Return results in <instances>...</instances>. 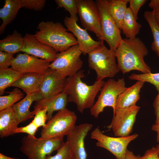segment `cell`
Masks as SVG:
<instances>
[{
    "instance_id": "44",
    "label": "cell",
    "mask_w": 159,
    "mask_h": 159,
    "mask_svg": "<svg viewBox=\"0 0 159 159\" xmlns=\"http://www.w3.org/2000/svg\"><path fill=\"white\" fill-rule=\"evenodd\" d=\"M0 159H19V158H14L7 156L1 153H0Z\"/></svg>"
},
{
    "instance_id": "4",
    "label": "cell",
    "mask_w": 159,
    "mask_h": 159,
    "mask_svg": "<svg viewBox=\"0 0 159 159\" xmlns=\"http://www.w3.org/2000/svg\"><path fill=\"white\" fill-rule=\"evenodd\" d=\"M102 40L100 45L88 54L89 67L95 71L96 80L113 77L120 71L116 62L115 51L107 49Z\"/></svg>"
},
{
    "instance_id": "31",
    "label": "cell",
    "mask_w": 159,
    "mask_h": 159,
    "mask_svg": "<svg viewBox=\"0 0 159 159\" xmlns=\"http://www.w3.org/2000/svg\"><path fill=\"white\" fill-rule=\"evenodd\" d=\"M55 1L57 5V9L64 8L69 13L71 18L78 21V10L76 0H55Z\"/></svg>"
},
{
    "instance_id": "33",
    "label": "cell",
    "mask_w": 159,
    "mask_h": 159,
    "mask_svg": "<svg viewBox=\"0 0 159 159\" xmlns=\"http://www.w3.org/2000/svg\"><path fill=\"white\" fill-rule=\"evenodd\" d=\"M34 114L32 122L38 128L41 126L44 127L47 120V109L45 108L42 110H34L33 111Z\"/></svg>"
},
{
    "instance_id": "11",
    "label": "cell",
    "mask_w": 159,
    "mask_h": 159,
    "mask_svg": "<svg viewBox=\"0 0 159 159\" xmlns=\"http://www.w3.org/2000/svg\"><path fill=\"white\" fill-rule=\"evenodd\" d=\"M100 11L102 38L109 45L110 49L115 51L122 39L120 30L109 11L108 0L96 1Z\"/></svg>"
},
{
    "instance_id": "13",
    "label": "cell",
    "mask_w": 159,
    "mask_h": 159,
    "mask_svg": "<svg viewBox=\"0 0 159 159\" xmlns=\"http://www.w3.org/2000/svg\"><path fill=\"white\" fill-rule=\"evenodd\" d=\"M93 126L87 123L76 125L67 135L66 141L72 151L74 159H87L85 140Z\"/></svg>"
},
{
    "instance_id": "22",
    "label": "cell",
    "mask_w": 159,
    "mask_h": 159,
    "mask_svg": "<svg viewBox=\"0 0 159 159\" xmlns=\"http://www.w3.org/2000/svg\"><path fill=\"white\" fill-rule=\"evenodd\" d=\"M19 124L12 107L0 111V138L14 134Z\"/></svg>"
},
{
    "instance_id": "25",
    "label": "cell",
    "mask_w": 159,
    "mask_h": 159,
    "mask_svg": "<svg viewBox=\"0 0 159 159\" xmlns=\"http://www.w3.org/2000/svg\"><path fill=\"white\" fill-rule=\"evenodd\" d=\"M142 27V25L135 19L130 8L128 7L120 30L122 31L127 38L133 39L136 37Z\"/></svg>"
},
{
    "instance_id": "16",
    "label": "cell",
    "mask_w": 159,
    "mask_h": 159,
    "mask_svg": "<svg viewBox=\"0 0 159 159\" xmlns=\"http://www.w3.org/2000/svg\"><path fill=\"white\" fill-rule=\"evenodd\" d=\"M67 77L49 68L45 74L39 91L43 98H52L62 92Z\"/></svg>"
},
{
    "instance_id": "21",
    "label": "cell",
    "mask_w": 159,
    "mask_h": 159,
    "mask_svg": "<svg viewBox=\"0 0 159 159\" xmlns=\"http://www.w3.org/2000/svg\"><path fill=\"white\" fill-rule=\"evenodd\" d=\"M68 102V96L62 92L57 96L51 98H42L36 102L34 109H47V120L52 117L54 112L59 111L66 108Z\"/></svg>"
},
{
    "instance_id": "34",
    "label": "cell",
    "mask_w": 159,
    "mask_h": 159,
    "mask_svg": "<svg viewBox=\"0 0 159 159\" xmlns=\"http://www.w3.org/2000/svg\"><path fill=\"white\" fill-rule=\"evenodd\" d=\"M21 8L33 9L37 11L42 10L45 6L46 0H20Z\"/></svg>"
},
{
    "instance_id": "18",
    "label": "cell",
    "mask_w": 159,
    "mask_h": 159,
    "mask_svg": "<svg viewBox=\"0 0 159 159\" xmlns=\"http://www.w3.org/2000/svg\"><path fill=\"white\" fill-rule=\"evenodd\" d=\"M43 98L39 91L26 96L12 107L17 120L20 123L26 121L33 117L34 114L33 111H30L32 104Z\"/></svg>"
},
{
    "instance_id": "14",
    "label": "cell",
    "mask_w": 159,
    "mask_h": 159,
    "mask_svg": "<svg viewBox=\"0 0 159 159\" xmlns=\"http://www.w3.org/2000/svg\"><path fill=\"white\" fill-rule=\"evenodd\" d=\"M50 63L35 56L24 53L14 57L11 64L12 69L23 74L36 73L45 74Z\"/></svg>"
},
{
    "instance_id": "20",
    "label": "cell",
    "mask_w": 159,
    "mask_h": 159,
    "mask_svg": "<svg viewBox=\"0 0 159 159\" xmlns=\"http://www.w3.org/2000/svg\"><path fill=\"white\" fill-rule=\"evenodd\" d=\"M144 83L143 82L138 81L132 85L126 88L117 97L115 110L119 108L136 105L137 102L140 99V93Z\"/></svg>"
},
{
    "instance_id": "19",
    "label": "cell",
    "mask_w": 159,
    "mask_h": 159,
    "mask_svg": "<svg viewBox=\"0 0 159 159\" xmlns=\"http://www.w3.org/2000/svg\"><path fill=\"white\" fill-rule=\"evenodd\" d=\"M44 75L45 74L36 73L24 74L11 87L22 89L26 95L39 92Z\"/></svg>"
},
{
    "instance_id": "38",
    "label": "cell",
    "mask_w": 159,
    "mask_h": 159,
    "mask_svg": "<svg viewBox=\"0 0 159 159\" xmlns=\"http://www.w3.org/2000/svg\"><path fill=\"white\" fill-rule=\"evenodd\" d=\"M140 159H159L156 148L153 147L147 150L143 156H140Z\"/></svg>"
},
{
    "instance_id": "6",
    "label": "cell",
    "mask_w": 159,
    "mask_h": 159,
    "mask_svg": "<svg viewBox=\"0 0 159 159\" xmlns=\"http://www.w3.org/2000/svg\"><path fill=\"white\" fill-rule=\"evenodd\" d=\"M75 113L66 108L58 111L46 123L41 131L40 138L52 139L67 136L76 125Z\"/></svg>"
},
{
    "instance_id": "30",
    "label": "cell",
    "mask_w": 159,
    "mask_h": 159,
    "mask_svg": "<svg viewBox=\"0 0 159 159\" xmlns=\"http://www.w3.org/2000/svg\"><path fill=\"white\" fill-rule=\"evenodd\" d=\"M129 79L148 82L153 85L158 92L159 91V72L153 73L136 74L133 73L129 77Z\"/></svg>"
},
{
    "instance_id": "42",
    "label": "cell",
    "mask_w": 159,
    "mask_h": 159,
    "mask_svg": "<svg viewBox=\"0 0 159 159\" xmlns=\"http://www.w3.org/2000/svg\"><path fill=\"white\" fill-rule=\"evenodd\" d=\"M151 130L157 133V141L159 143V124H154L151 127Z\"/></svg>"
},
{
    "instance_id": "29",
    "label": "cell",
    "mask_w": 159,
    "mask_h": 159,
    "mask_svg": "<svg viewBox=\"0 0 159 159\" xmlns=\"http://www.w3.org/2000/svg\"><path fill=\"white\" fill-rule=\"evenodd\" d=\"M7 92L9 93L8 95L0 96V111L12 107L16 102L21 100L24 96L23 93L17 87Z\"/></svg>"
},
{
    "instance_id": "24",
    "label": "cell",
    "mask_w": 159,
    "mask_h": 159,
    "mask_svg": "<svg viewBox=\"0 0 159 159\" xmlns=\"http://www.w3.org/2000/svg\"><path fill=\"white\" fill-rule=\"evenodd\" d=\"M24 43V37L15 30L11 34L0 40V51L14 55L20 52Z\"/></svg>"
},
{
    "instance_id": "12",
    "label": "cell",
    "mask_w": 159,
    "mask_h": 159,
    "mask_svg": "<svg viewBox=\"0 0 159 159\" xmlns=\"http://www.w3.org/2000/svg\"><path fill=\"white\" fill-rule=\"evenodd\" d=\"M140 108L136 105L115 110L110 124L107 127L117 137L128 136L132 132L137 115Z\"/></svg>"
},
{
    "instance_id": "35",
    "label": "cell",
    "mask_w": 159,
    "mask_h": 159,
    "mask_svg": "<svg viewBox=\"0 0 159 159\" xmlns=\"http://www.w3.org/2000/svg\"><path fill=\"white\" fill-rule=\"evenodd\" d=\"M14 58L13 54L0 51V69L9 68Z\"/></svg>"
},
{
    "instance_id": "9",
    "label": "cell",
    "mask_w": 159,
    "mask_h": 159,
    "mask_svg": "<svg viewBox=\"0 0 159 159\" xmlns=\"http://www.w3.org/2000/svg\"><path fill=\"white\" fill-rule=\"evenodd\" d=\"M82 54L78 44L73 46L58 53L56 59L50 63L49 67L67 77L72 76L82 67L83 62L80 57Z\"/></svg>"
},
{
    "instance_id": "17",
    "label": "cell",
    "mask_w": 159,
    "mask_h": 159,
    "mask_svg": "<svg viewBox=\"0 0 159 159\" xmlns=\"http://www.w3.org/2000/svg\"><path fill=\"white\" fill-rule=\"evenodd\" d=\"M77 22L68 16L65 18L64 21L67 31L72 32L76 37L82 54L86 55L99 47L101 43L102 40L98 41L94 40L87 30L81 28L77 24Z\"/></svg>"
},
{
    "instance_id": "26",
    "label": "cell",
    "mask_w": 159,
    "mask_h": 159,
    "mask_svg": "<svg viewBox=\"0 0 159 159\" xmlns=\"http://www.w3.org/2000/svg\"><path fill=\"white\" fill-rule=\"evenodd\" d=\"M128 3V0H108L109 12L120 30L127 9Z\"/></svg>"
},
{
    "instance_id": "5",
    "label": "cell",
    "mask_w": 159,
    "mask_h": 159,
    "mask_svg": "<svg viewBox=\"0 0 159 159\" xmlns=\"http://www.w3.org/2000/svg\"><path fill=\"white\" fill-rule=\"evenodd\" d=\"M64 143V137L43 139L27 135L22 139L19 149L28 159H45Z\"/></svg>"
},
{
    "instance_id": "36",
    "label": "cell",
    "mask_w": 159,
    "mask_h": 159,
    "mask_svg": "<svg viewBox=\"0 0 159 159\" xmlns=\"http://www.w3.org/2000/svg\"><path fill=\"white\" fill-rule=\"evenodd\" d=\"M38 127L32 122L27 125L18 127L16 130L15 134L18 133H26L32 137H35V133Z\"/></svg>"
},
{
    "instance_id": "15",
    "label": "cell",
    "mask_w": 159,
    "mask_h": 159,
    "mask_svg": "<svg viewBox=\"0 0 159 159\" xmlns=\"http://www.w3.org/2000/svg\"><path fill=\"white\" fill-rule=\"evenodd\" d=\"M24 43L20 52L50 62L57 58L58 54L52 47L38 40L34 35L27 33L24 36Z\"/></svg>"
},
{
    "instance_id": "23",
    "label": "cell",
    "mask_w": 159,
    "mask_h": 159,
    "mask_svg": "<svg viewBox=\"0 0 159 159\" xmlns=\"http://www.w3.org/2000/svg\"><path fill=\"white\" fill-rule=\"evenodd\" d=\"M21 8L20 0H5L3 7L0 9V18L2 21L0 26V34L4 33L7 25L15 19Z\"/></svg>"
},
{
    "instance_id": "40",
    "label": "cell",
    "mask_w": 159,
    "mask_h": 159,
    "mask_svg": "<svg viewBox=\"0 0 159 159\" xmlns=\"http://www.w3.org/2000/svg\"><path fill=\"white\" fill-rule=\"evenodd\" d=\"M140 157L139 155H135L132 151L127 149L125 159H140Z\"/></svg>"
},
{
    "instance_id": "41",
    "label": "cell",
    "mask_w": 159,
    "mask_h": 159,
    "mask_svg": "<svg viewBox=\"0 0 159 159\" xmlns=\"http://www.w3.org/2000/svg\"><path fill=\"white\" fill-rule=\"evenodd\" d=\"M148 6L153 10L159 8V0H151Z\"/></svg>"
},
{
    "instance_id": "3",
    "label": "cell",
    "mask_w": 159,
    "mask_h": 159,
    "mask_svg": "<svg viewBox=\"0 0 159 159\" xmlns=\"http://www.w3.org/2000/svg\"><path fill=\"white\" fill-rule=\"evenodd\" d=\"M39 30L34 36L39 41L61 52L78 44L76 37L60 22L42 21L38 25Z\"/></svg>"
},
{
    "instance_id": "10",
    "label": "cell",
    "mask_w": 159,
    "mask_h": 159,
    "mask_svg": "<svg viewBox=\"0 0 159 159\" xmlns=\"http://www.w3.org/2000/svg\"><path fill=\"white\" fill-rule=\"evenodd\" d=\"M76 1L78 14L82 26L87 30L95 33L99 40L103 39L101 17L96 1L93 0Z\"/></svg>"
},
{
    "instance_id": "8",
    "label": "cell",
    "mask_w": 159,
    "mask_h": 159,
    "mask_svg": "<svg viewBox=\"0 0 159 159\" xmlns=\"http://www.w3.org/2000/svg\"><path fill=\"white\" fill-rule=\"evenodd\" d=\"M138 136L135 133L125 137H111L104 134L98 127L95 128L90 134L91 138L96 141L97 146L109 151L116 159H125L128 144Z\"/></svg>"
},
{
    "instance_id": "39",
    "label": "cell",
    "mask_w": 159,
    "mask_h": 159,
    "mask_svg": "<svg viewBox=\"0 0 159 159\" xmlns=\"http://www.w3.org/2000/svg\"><path fill=\"white\" fill-rule=\"evenodd\" d=\"M153 103V107L154 109L155 113L157 118L159 116V91Z\"/></svg>"
},
{
    "instance_id": "7",
    "label": "cell",
    "mask_w": 159,
    "mask_h": 159,
    "mask_svg": "<svg viewBox=\"0 0 159 159\" xmlns=\"http://www.w3.org/2000/svg\"><path fill=\"white\" fill-rule=\"evenodd\" d=\"M126 88L123 78L117 80L111 78L105 82L97 100L90 109L91 115L97 118L107 107H111L114 113L117 97Z\"/></svg>"
},
{
    "instance_id": "46",
    "label": "cell",
    "mask_w": 159,
    "mask_h": 159,
    "mask_svg": "<svg viewBox=\"0 0 159 159\" xmlns=\"http://www.w3.org/2000/svg\"><path fill=\"white\" fill-rule=\"evenodd\" d=\"M155 124H159V116L157 118H156Z\"/></svg>"
},
{
    "instance_id": "27",
    "label": "cell",
    "mask_w": 159,
    "mask_h": 159,
    "mask_svg": "<svg viewBox=\"0 0 159 159\" xmlns=\"http://www.w3.org/2000/svg\"><path fill=\"white\" fill-rule=\"evenodd\" d=\"M24 74L11 68L0 69V95H4L5 90Z\"/></svg>"
},
{
    "instance_id": "43",
    "label": "cell",
    "mask_w": 159,
    "mask_h": 159,
    "mask_svg": "<svg viewBox=\"0 0 159 159\" xmlns=\"http://www.w3.org/2000/svg\"><path fill=\"white\" fill-rule=\"evenodd\" d=\"M154 10L155 18L157 24L159 26V8Z\"/></svg>"
},
{
    "instance_id": "2",
    "label": "cell",
    "mask_w": 159,
    "mask_h": 159,
    "mask_svg": "<svg viewBox=\"0 0 159 159\" xmlns=\"http://www.w3.org/2000/svg\"><path fill=\"white\" fill-rule=\"evenodd\" d=\"M85 77L84 70H81L67 77L62 92L67 96L68 102L75 103L78 111L81 113L93 106L96 97L105 82L96 80L93 85H89L82 81Z\"/></svg>"
},
{
    "instance_id": "37",
    "label": "cell",
    "mask_w": 159,
    "mask_h": 159,
    "mask_svg": "<svg viewBox=\"0 0 159 159\" xmlns=\"http://www.w3.org/2000/svg\"><path fill=\"white\" fill-rule=\"evenodd\" d=\"M147 1L146 0H128L129 8L136 21L138 19V15L140 9Z\"/></svg>"
},
{
    "instance_id": "28",
    "label": "cell",
    "mask_w": 159,
    "mask_h": 159,
    "mask_svg": "<svg viewBox=\"0 0 159 159\" xmlns=\"http://www.w3.org/2000/svg\"><path fill=\"white\" fill-rule=\"evenodd\" d=\"M143 16L149 24L153 37L151 49L159 57V26L155 18L154 10L145 11Z\"/></svg>"
},
{
    "instance_id": "32",
    "label": "cell",
    "mask_w": 159,
    "mask_h": 159,
    "mask_svg": "<svg viewBox=\"0 0 159 159\" xmlns=\"http://www.w3.org/2000/svg\"><path fill=\"white\" fill-rule=\"evenodd\" d=\"M45 159H74L72 152L67 141L64 143L54 155L47 156Z\"/></svg>"
},
{
    "instance_id": "1",
    "label": "cell",
    "mask_w": 159,
    "mask_h": 159,
    "mask_svg": "<svg viewBox=\"0 0 159 159\" xmlns=\"http://www.w3.org/2000/svg\"><path fill=\"white\" fill-rule=\"evenodd\" d=\"M117 65L123 74L137 70L145 74L151 72L144 57L148 54L144 42L138 37L122 39L115 50Z\"/></svg>"
},
{
    "instance_id": "45",
    "label": "cell",
    "mask_w": 159,
    "mask_h": 159,
    "mask_svg": "<svg viewBox=\"0 0 159 159\" xmlns=\"http://www.w3.org/2000/svg\"><path fill=\"white\" fill-rule=\"evenodd\" d=\"M158 143V144L157 145L155 148L156 149L158 155L159 157V143Z\"/></svg>"
}]
</instances>
